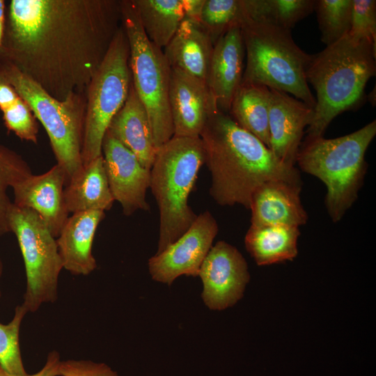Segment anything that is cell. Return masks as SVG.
Listing matches in <instances>:
<instances>
[{
    "mask_svg": "<svg viewBox=\"0 0 376 376\" xmlns=\"http://www.w3.org/2000/svg\"><path fill=\"white\" fill-rule=\"evenodd\" d=\"M121 25L120 0H11L0 61L58 100L86 95Z\"/></svg>",
    "mask_w": 376,
    "mask_h": 376,
    "instance_id": "cell-1",
    "label": "cell"
},
{
    "mask_svg": "<svg viewBox=\"0 0 376 376\" xmlns=\"http://www.w3.org/2000/svg\"><path fill=\"white\" fill-rule=\"evenodd\" d=\"M200 138L211 174L210 194L221 206L238 204L249 209L253 192L268 180L302 184L295 166L279 161L260 140L219 109L209 116Z\"/></svg>",
    "mask_w": 376,
    "mask_h": 376,
    "instance_id": "cell-2",
    "label": "cell"
},
{
    "mask_svg": "<svg viewBox=\"0 0 376 376\" xmlns=\"http://www.w3.org/2000/svg\"><path fill=\"white\" fill-rule=\"evenodd\" d=\"M375 58L376 46L348 34L312 55L306 77L316 97L306 136H323L337 116L363 102L366 86L376 73Z\"/></svg>",
    "mask_w": 376,
    "mask_h": 376,
    "instance_id": "cell-3",
    "label": "cell"
},
{
    "mask_svg": "<svg viewBox=\"0 0 376 376\" xmlns=\"http://www.w3.org/2000/svg\"><path fill=\"white\" fill-rule=\"evenodd\" d=\"M375 134L374 120L342 136H306L301 143L296 164L325 185V206L334 223L342 219L358 198L368 169L366 152Z\"/></svg>",
    "mask_w": 376,
    "mask_h": 376,
    "instance_id": "cell-4",
    "label": "cell"
},
{
    "mask_svg": "<svg viewBox=\"0 0 376 376\" xmlns=\"http://www.w3.org/2000/svg\"><path fill=\"white\" fill-rule=\"evenodd\" d=\"M204 164L200 137L173 136L157 149L150 179L159 212L156 253L180 238L196 219L188 198Z\"/></svg>",
    "mask_w": 376,
    "mask_h": 376,
    "instance_id": "cell-5",
    "label": "cell"
},
{
    "mask_svg": "<svg viewBox=\"0 0 376 376\" xmlns=\"http://www.w3.org/2000/svg\"><path fill=\"white\" fill-rule=\"evenodd\" d=\"M240 26L246 58L242 82L291 94L314 108L315 97L306 77L312 55L295 42L290 30L244 15Z\"/></svg>",
    "mask_w": 376,
    "mask_h": 376,
    "instance_id": "cell-6",
    "label": "cell"
},
{
    "mask_svg": "<svg viewBox=\"0 0 376 376\" xmlns=\"http://www.w3.org/2000/svg\"><path fill=\"white\" fill-rule=\"evenodd\" d=\"M0 76L14 88L42 123L57 164L64 169L68 182L83 165L81 148L86 95H74L58 100L6 61H0Z\"/></svg>",
    "mask_w": 376,
    "mask_h": 376,
    "instance_id": "cell-7",
    "label": "cell"
},
{
    "mask_svg": "<svg viewBox=\"0 0 376 376\" xmlns=\"http://www.w3.org/2000/svg\"><path fill=\"white\" fill-rule=\"evenodd\" d=\"M122 24L130 47V68L133 86L144 105L158 149L173 136L169 107L171 68L163 49L147 37L133 0H120Z\"/></svg>",
    "mask_w": 376,
    "mask_h": 376,
    "instance_id": "cell-8",
    "label": "cell"
},
{
    "mask_svg": "<svg viewBox=\"0 0 376 376\" xmlns=\"http://www.w3.org/2000/svg\"><path fill=\"white\" fill-rule=\"evenodd\" d=\"M129 62V42L122 24L86 91L83 164L102 155L104 136L129 93L132 84Z\"/></svg>",
    "mask_w": 376,
    "mask_h": 376,
    "instance_id": "cell-9",
    "label": "cell"
},
{
    "mask_svg": "<svg viewBox=\"0 0 376 376\" xmlns=\"http://www.w3.org/2000/svg\"><path fill=\"white\" fill-rule=\"evenodd\" d=\"M8 222L17 240L23 258L26 285L22 304L28 313L36 312L58 298L60 273L63 269L56 239L34 210L11 204Z\"/></svg>",
    "mask_w": 376,
    "mask_h": 376,
    "instance_id": "cell-10",
    "label": "cell"
},
{
    "mask_svg": "<svg viewBox=\"0 0 376 376\" xmlns=\"http://www.w3.org/2000/svg\"><path fill=\"white\" fill-rule=\"evenodd\" d=\"M218 230L217 222L209 211L197 215L180 238L149 259L152 279L170 285L181 275L198 276Z\"/></svg>",
    "mask_w": 376,
    "mask_h": 376,
    "instance_id": "cell-11",
    "label": "cell"
},
{
    "mask_svg": "<svg viewBox=\"0 0 376 376\" xmlns=\"http://www.w3.org/2000/svg\"><path fill=\"white\" fill-rule=\"evenodd\" d=\"M202 299L211 310L234 306L242 297L250 279L248 265L234 246L219 241L211 247L199 271Z\"/></svg>",
    "mask_w": 376,
    "mask_h": 376,
    "instance_id": "cell-12",
    "label": "cell"
},
{
    "mask_svg": "<svg viewBox=\"0 0 376 376\" xmlns=\"http://www.w3.org/2000/svg\"><path fill=\"white\" fill-rule=\"evenodd\" d=\"M102 155L111 194L121 205L123 214L130 216L137 210H149L146 194L150 170L108 131L102 141Z\"/></svg>",
    "mask_w": 376,
    "mask_h": 376,
    "instance_id": "cell-13",
    "label": "cell"
},
{
    "mask_svg": "<svg viewBox=\"0 0 376 376\" xmlns=\"http://www.w3.org/2000/svg\"><path fill=\"white\" fill-rule=\"evenodd\" d=\"M169 107L173 136L200 137L209 116L218 109L205 81L171 68Z\"/></svg>",
    "mask_w": 376,
    "mask_h": 376,
    "instance_id": "cell-14",
    "label": "cell"
},
{
    "mask_svg": "<svg viewBox=\"0 0 376 376\" xmlns=\"http://www.w3.org/2000/svg\"><path fill=\"white\" fill-rule=\"evenodd\" d=\"M67 182L64 169L56 164L42 174H31L15 184L13 203L36 212L56 239L70 214L63 195Z\"/></svg>",
    "mask_w": 376,
    "mask_h": 376,
    "instance_id": "cell-15",
    "label": "cell"
},
{
    "mask_svg": "<svg viewBox=\"0 0 376 376\" xmlns=\"http://www.w3.org/2000/svg\"><path fill=\"white\" fill-rule=\"evenodd\" d=\"M269 89V148L282 163L295 166L304 130L312 121L314 108L286 93Z\"/></svg>",
    "mask_w": 376,
    "mask_h": 376,
    "instance_id": "cell-16",
    "label": "cell"
},
{
    "mask_svg": "<svg viewBox=\"0 0 376 376\" xmlns=\"http://www.w3.org/2000/svg\"><path fill=\"white\" fill-rule=\"evenodd\" d=\"M245 50L239 24L230 27L214 43L206 83L218 109L228 113L244 73Z\"/></svg>",
    "mask_w": 376,
    "mask_h": 376,
    "instance_id": "cell-17",
    "label": "cell"
},
{
    "mask_svg": "<svg viewBox=\"0 0 376 376\" xmlns=\"http://www.w3.org/2000/svg\"><path fill=\"white\" fill-rule=\"evenodd\" d=\"M301 184L281 180L261 184L251 197V225H304L308 214L301 201Z\"/></svg>",
    "mask_w": 376,
    "mask_h": 376,
    "instance_id": "cell-18",
    "label": "cell"
},
{
    "mask_svg": "<svg viewBox=\"0 0 376 376\" xmlns=\"http://www.w3.org/2000/svg\"><path fill=\"white\" fill-rule=\"evenodd\" d=\"M105 216L103 211H86L69 216L56 243L63 269L86 276L97 267L92 252L96 230Z\"/></svg>",
    "mask_w": 376,
    "mask_h": 376,
    "instance_id": "cell-19",
    "label": "cell"
},
{
    "mask_svg": "<svg viewBox=\"0 0 376 376\" xmlns=\"http://www.w3.org/2000/svg\"><path fill=\"white\" fill-rule=\"evenodd\" d=\"M107 131L128 148L143 167L150 170L157 149L148 113L132 81L123 106L111 120Z\"/></svg>",
    "mask_w": 376,
    "mask_h": 376,
    "instance_id": "cell-20",
    "label": "cell"
},
{
    "mask_svg": "<svg viewBox=\"0 0 376 376\" xmlns=\"http://www.w3.org/2000/svg\"><path fill=\"white\" fill-rule=\"evenodd\" d=\"M213 47L199 21L185 17L163 52L171 68L206 81Z\"/></svg>",
    "mask_w": 376,
    "mask_h": 376,
    "instance_id": "cell-21",
    "label": "cell"
},
{
    "mask_svg": "<svg viewBox=\"0 0 376 376\" xmlns=\"http://www.w3.org/2000/svg\"><path fill=\"white\" fill-rule=\"evenodd\" d=\"M69 213L109 210L114 199L111 194L102 155L83 164L68 182L63 191Z\"/></svg>",
    "mask_w": 376,
    "mask_h": 376,
    "instance_id": "cell-22",
    "label": "cell"
},
{
    "mask_svg": "<svg viewBox=\"0 0 376 376\" xmlns=\"http://www.w3.org/2000/svg\"><path fill=\"white\" fill-rule=\"evenodd\" d=\"M299 235L297 226L251 225L244 237V244L258 265H269L296 258Z\"/></svg>",
    "mask_w": 376,
    "mask_h": 376,
    "instance_id": "cell-23",
    "label": "cell"
},
{
    "mask_svg": "<svg viewBox=\"0 0 376 376\" xmlns=\"http://www.w3.org/2000/svg\"><path fill=\"white\" fill-rule=\"evenodd\" d=\"M270 89L263 85L241 82L228 111L242 129L269 147V106Z\"/></svg>",
    "mask_w": 376,
    "mask_h": 376,
    "instance_id": "cell-24",
    "label": "cell"
},
{
    "mask_svg": "<svg viewBox=\"0 0 376 376\" xmlns=\"http://www.w3.org/2000/svg\"><path fill=\"white\" fill-rule=\"evenodd\" d=\"M148 38L164 49L185 18L183 0H133Z\"/></svg>",
    "mask_w": 376,
    "mask_h": 376,
    "instance_id": "cell-25",
    "label": "cell"
},
{
    "mask_svg": "<svg viewBox=\"0 0 376 376\" xmlns=\"http://www.w3.org/2000/svg\"><path fill=\"white\" fill-rule=\"evenodd\" d=\"M243 15L288 30L314 10L315 0H241Z\"/></svg>",
    "mask_w": 376,
    "mask_h": 376,
    "instance_id": "cell-26",
    "label": "cell"
},
{
    "mask_svg": "<svg viewBox=\"0 0 376 376\" xmlns=\"http://www.w3.org/2000/svg\"><path fill=\"white\" fill-rule=\"evenodd\" d=\"M321 40L330 45L348 34L351 26L352 0H315Z\"/></svg>",
    "mask_w": 376,
    "mask_h": 376,
    "instance_id": "cell-27",
    "label": "cell"
},
{
    "mask_svg": "<svg viewBox=\"0 0 376 376\" xmlns=\"http://www.w3.org/2000/svg\"><path fill=\"white\" fill-rule=\"evenodd\" d=\"M31 174V167L19 154L0 144V236L11 232L8 212L13 202L8 189Z\"/></svg>",
    "mask_w": 376,
    "mask_h": 376,
    "instance_id": "cell-28",
    "label": "cell"
},
{
    "mask_svg": "<svg viewBox=\"0 0 376 376\" xmlns=\"http://www.w3.org/2000/svg\"><path fill=\"white\" fill-rule=\"evenodd\" d=\"M242 16L241 0H205L199 22L214 45L230 27L240 25Z\"/></svg>",
    "mask_w": 376,
    "mask_h": 376,
    "instance_id": "cell-29",
    "label": "cell"
},
{
    "mask_svg": "<svg viewBox=\"0 0 376 376\" xmlns=\"http://www.w3.org/2000/svg\"><path fill=\"white\" fill-rule=\"evenodd\" d=\"M27 313L22 304L18 305L12 320L7 324L0 323V366L12 374H27L19 345L20 326Z\"/></svg>",
    "mask_w": 376,
    "mask_h": 376,
    "instance_id": "cell-30",
    "label": "cell"
},
{
    "mask_svg": "<svg viewBox=\"0 0 376 376\" xmlns=\"http://www.w3.org/2000/svg\"><path fill=\"white\" fill-rule=\"evenodd\" d=\"M3 119L8 132H13L22 140L36 144L38 126L28 104L21 98L3 110Z\"/></svg>",
    "mask_w": 376,
    "mask_h": 376,
    "instance_id": "cell-31",
    "label": "cell"
},
{
    "mask_svg": "<svg viewBox=\"0 0 376 376\" xmlns=\"http://www.w3.org/2000/svg\"><path fill=\"white\" fill-rule=\"evenodd\" d=\"M348 35L376 46V1L352 0L351 26Z\"/></svg>",
    "mask_w": 376,
    "mask_h": 376,
    "instance_id": "cell-32",
    "label": "cell"
},
{
    "mask_svg": "<svg viewBox=\"0 0 376 376\" xmlns=\"http://www.w3.org/2000/svg\"><path fill=\"white\" fill-rule=\"evenodd\" d=\"M60 376H119L109 366L89 360L61 361Z\"/></svg>",
    "mask_w": 376,
    "mask_h": 376,
    "instance_id": "cell-33",
    "label": "cell"
},
{
    "mask_svg": "<svg viewBox=\"0 0 376 376\" xmlns=\"http://www.w3.org/2000/svg\"><path fill=\"white\" fill-rule=\"evenodd\" d=\"M61 357L57 351L50 352L43 367L37 373L31 375H15L5 370L0 366V376H60Z\"/></svg>",
    "mask_w": 376,
    "mask_h": 376,
    "instance_id": "cell-34",
    "label": "cell"
},
{
    "mask_svg": "<svg viewBox=\"0 0 376 376\" xmlns=\"http://www.w3.org/2000/svg\"><path fill=\"white\" fill-rule=\"evenodd\" d=\"M204 1L205 0H183L185 17L199 21Z\"/></svg>",
    "mask_w": 376,
    "mask_h": 376,
    "instance_id": "cell-35",
    "label": "cell"
},
{
    "mask_svg": "<svg viewBox=\"0 0 376 376\" xmlns=\"http://www.w3.org/2000/svg\"><path fill=\"white\" fill-rule=\"evenodd\" d=\"M6 3L3 0H0V49L2 45L5 24H6Z\"/></svg>",
    "mask_w": 376,
    "mask_h": 376,
    "instance_id": "cell-36",
    "label": "cell"
},
{
    "mask_svg": "<svg viewBox=\"0 0 376 376\" xmlns=\"http://www.w3.org/2000/svg\"><path fill=\"white\" fill-rule=\"evenodd\" d=\"M3 273V263L2 259L0 257V298L2 295L1 289V281Z\"/></svg>",
    "mask_w": 376,
    "mask_h": 376,
    "instance_id": "cell-37",
    "label": "cell"
}]
</instances>
